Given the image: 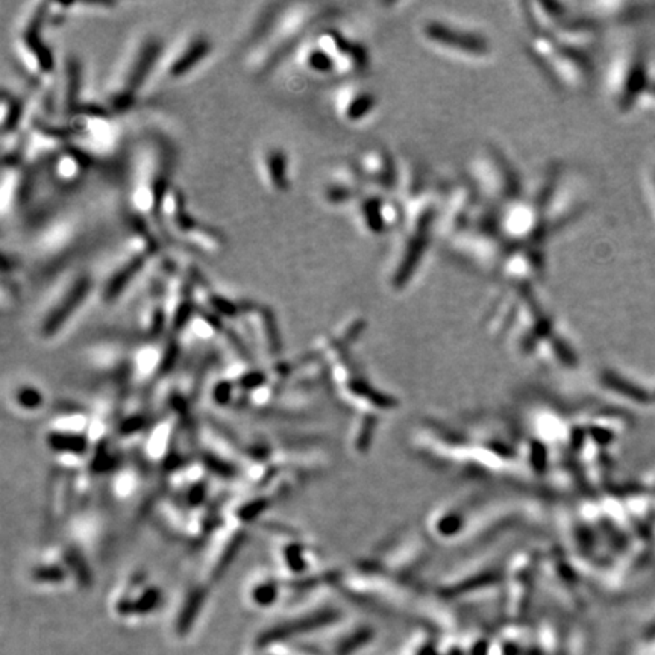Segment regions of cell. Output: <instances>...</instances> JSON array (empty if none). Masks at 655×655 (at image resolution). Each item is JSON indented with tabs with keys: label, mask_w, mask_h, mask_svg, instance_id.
<instances>
[{
	"label": "cell",
	"mask_w": 655,
	"mask_h": 655,
	"mask_svg": "<svg viewBox=\"0 0 655 655\" xmlns=\"http://www.w3.org/2000/svg\"><path fill=\"white\" fill-rule=\"evenodd\" d=\"M584 12L598 23H629L652 16L655 4L629 2H598L586 4Z\"/></svg>",
	"instance_id": "obj_26"
},
{
	"label": "cell",
	"mask_w": 655,
	"mask_h": 655,
	"mask_svg": "<svg viewBox=\"0 0 655 655\" xmlns=\"http://www.w3.org/2000/svg\"><path fill=\"white\" fill-rule=\"evenodd\" d=\"M214 52L211 36L200 29H187L166 41L149 90L167 87L191 76Z\"/></svg>",
	"instance_id": "obj_16"
},
{
	"label": "cell",
	"mask_w": 655,
	"mask_h": 655,
	"mask_svg": "<svg viewBox=\"0 0 655 655\" xmlns=\"http://www.w3.org/2000/svg\"><path fill=\"white\" fill-rule=\"evenodd\" d=\"M29 93L31 88L26 94L12 90L6 85L2 88V94H0V131H2V137L23 131L24 121H26Z\"/></svg>",
	"instance_id": "obj_27"
},
{
	"label": "cell",
	"mask_w": 655,
	"mask_h": 655,
	"mask_svg": "<svg viewBox=\"0 0 655 655\" xmlns=\"http://www.w3.org/2000/svg\"><path fill=\"white\" fill-rule=\"evenodd\" d=\"M417 35L431 51L466 63H487L494 54L490 36L477 29L445 19H425L419 23Z\"/></svg>",
	"instance_id": "obj_15"
},
{
	"label": "cell",
	"mask_w": 655,
	"mask_h": 655,
	"mask_svg": "<svg viewBox=\"0 0 655 655\" xmlns=\"http://www.w3.org/2000/svg\"><path fill=\"white\" fill-rule=\"evenodd\" d=\"M295 68L311 81H360L372 66L366 44L340 29L334 21L325 23L303 41L290 58Z\"/></svg>",
	"instance_id": "obj_5"
},
{
	"label": "cell",
	"mask_w": 655,
	"mask_h": 655,
	"mask_svg": "<svg viewBox=\"0 0 655 655\" xmlns=\"http://www.w3.org/2000/svg\"><path fill=\"white\" fill-rule=\"evenodd\" d=\"M467 181L481 202L497 211L524 196L527 190L519 168L494 146H485L472 158Z\"/></svg>",
	"instance_id": "obj_14"
},
{
	"label": "cell",
	"mask_w": 655,
	"mask_h": 655,
	"mask_svg": "<svg viewBox=\"0 0 655 655\" xmlns=\"http://www.w3.org/2000/svg\"><path fill=\"white\" fill-rule=\"evenodd\" d=\"M160 222L164 243H172L187 250L211 255V257L220 255L228 246L223 230L200 220L190 210L186 193L176 184L168 191L163 202Z\"/></svg>",
	"instance_id": "obj_11"
},
{
	"label": "cell",
	"mask_w": 655,
	"mask_h": 655,
	"mask_svg": "<svg viewBox=\"0 0 655 655\" xmlns=\"http://www.w3.org/2000/svg\"><path fill=\"white\" fill-rule=\"evenodd\" d=\"M548 272V250L544 245H520L508 249L496 276L507 285L536 287Z\"/></svg>",
	"instance_id": "obj_21"
},
{
	"label": "cell",
	"mask_w": 655,
	"mask_h": 655,
	"mask_svg": "<svg viewBox=\"0 0 655 655\" xmlns=\"http://www.w3.org/2000/svg\"><path fill=\"white\" fill-rule=\"evenodd\" d=\"M350 161L354 163L367 191L396 198L400 181H402L404 167L390 151L382 146H372V148L362 149Z\"/></svg>",
	"instance_id": "obj_20"
},
{
	"label": "cell",
	"mask_w": 655,
	"mask_h": 655,
	"mask_svg": "<svg viewBox=\"0 0 655 655\" xmlns=\"http://www.w3.org/2000/svg\"><path fill=\"white\" fill-rule=\"evenodd\" d=\"M655 81V61L640 40L625 41L611 56L604 78V94L617 116L640 113Z\"/></svg>",
	"instance_id": "obj_9"
},
{
	"label": "cell",
	"mask_w": 655,
	"mask_h": 655,
	"mask_svg": "<svg viewBox=\"0 0 655 655\" xmlns=\"http://www.w3.org/2000/svg\"><path fill=\"white\" fill-rule=\"evenodd\" d=\"M166 40L152 29H140L125 43L106 75L99 102L117 117L131 113L149 91Z\"/></svg>",
	"instance_id": "obj_6"
},
{
	"label": "cell",
	"mask_w": 655,
	"mask_h": 655,
	"mask_svg": "<svg viewBox=\"0 0 655 655\" xmlns=\"http://www.w3.org/2000/svg\"><path fill=\"white\" fill-rule=\"evenodd\" d=\"M643 182H645L646 200H648L649 210L652 213L654 222H655V161L646 167L645 176H643Z\"/></svg>",
	"instance_id": "obj_28"
},
{
	"label": "cell",
	"mask_w": 655,
	"mask_h": 655,
	"mask_svg": "<svg viewBox=\"0 0 655 655\" xmlns=\"http://www.w3.org/2000/svg\"><path fill=\"white\" fill-rule=\"evenodd\" d=\"M347 211L355 226L369 237L397 233L404 218L402 202L376 191H364Z\"/></svg>",
	"instance_id": "obj_18"
},
{
	"label": "cell",
	"mask_w": 655,
	"mask_h": 655,
	"mask_svg": "<svg viewBox=\"0 0 655 655\" xmlns=\"http://www.w3.org/2000/svg\"><path fill=\"white\" fill-rule=\"evenodd\" d=\"M41 181L26 164L2 167L0 176V215L4 222H14L28 214L34 217L39 205Z\"/></svg>",
	"instance_id": "obj_17"
},
{
	"label": "cell",
	"mask_w": 655,
	"mask_h": 655,
	"mask_svg": "<svg viewBox=\"0 0 655 655\" xmlns=\"http://www.w3.org/2000/svg\"><path fill=\"white\" fill-rule=\"evenodd\" d=\"M99 164L78 146L67 143L47 166L40 181L49 191L71 194L85 186L93 170Z\"/></svg>",
	"instance_id": "obj_19"
},
{
	"label": "cell",
	"mask_w": 655,
	"mask_h": 655,
	"mask_svg": "<svg viewBox=\"0 0 655 655\" xmlns=\"http://www.w3.org/2000/svg\"><path fill=\"white\" fill-rule=\"evenodd\" d=\"M178 158L176 141L160 128L143 129L126 153L125 215L148 226L161 240V206L175 186Z\"/></svg>",
	"instance_id": "obj_1"
},
{
	"label": "cell",
	"mask_w": 655,
	"mask_h": 655,
	"mask_svg": "<svg viewBox=\"0 0 655 655\" xmlns=\"http://www.w3.org/2000/svg\"><path fill=\"white\" fill-rule=\"evenodd\" d=\"M378 108V96L360 81L338 83L332 93L334 114L342 123L350 126L367 123L372 117H375Z\"/></svg>",
	"instance_id": "obj_22"
},
{
	"label": "cell",
	"mask_w": 655,
	"mask_h": 655,
	"mask_svg": "<svg viewBox=\"0 0 655 655\" xmlns=\"http://www.w3.org/2000/svg\"><path fill=\"white\" fill-rule=\"evenodd\" d=\"M255 168L263 187L279 196L293 187V168L291 156L283 144L267 141L261 144L255 153Z\"/></svg>",
	"instance_id": "obj_24"
},
{
	"label": "cell",
	"mask_w": 655,
	"mask_h": 655,
	"mask_svg": "<svg viewBox=\"0 0 655 655\" xmlns=\"http://www.w3.org/2000/svg\"><path fill=\"white\" fill-rule=\"evenodd\" d=\"M67 143L78 146L97 163L111 161L125 146L120 117L99 101H87L66 120H59Z\"/></svg>",
	"instance_id": "obj_12"
},
{
	"label": "cell",
	"mask_w": 655,
	"mask_h": 655,
	"mask_svg": "<svg viewBox=\"0 0 655 655\" xmlns=\"http://www.w3.org/2000/svg\"><path fill=\"white\" fill-rule=\"evenodd\" d=\"M528 52L558 88L584 93L591 87L594 63L590 51L566 46L548 35H528Z\"/></svg>",
	"instance_id": "obj_13"
},
{
	"label": "cell",
	"mask_w": 655,
	"mask_h": 655,
	"mask_svg": "<svg viewBox=\"0 0 655 655\" xmlns=\"http://www.w3.org/2000/svg\"><path fill=\"white\" fill-rule=\"evenodd\" d=\"M85 70L78 55L68 54L59 61L54 81V96L58 120H66L87 102L83 97Z\"/></svg>",
	"instance_id": "obj_23"
},
{
	"label": "cell",
	"mask_w": 655,
	"mask_h": 655,
	"mask_svg": "<svg viewBox=\"0 0 655 655\" xmlns=\"http://www.w3.org/2000/svg\"><path fill=\"white\" fill-rule=\"evenodd\" d=\"M49 2L34 0L23 5L12 24V61L31 88L44 87L55 81L59 63L54 49L46 41Z\"/></svg>",
	"instance_id": "obj_8"
},
{
	"label": "cell",
	"mask_w": 655,
	"mask_h": 655,
	"mask_svg": "<svg viewBox=\"0 0 655 655\" xmlns=\"http://www.w3.org/2000/svg\"><path fill=\"white\" fill-rule=\"evenodd\" d=\"M97 270L75 264L49 283V288L35 314V326L43 337H52L75 318L96 295Z\"/></svg>",
	"instance_id": "obj_10"
},
{
	"label": "cell",
	"mask_w": 655,
	"mask_h": 655,
	"mask_svg": "<svg viewBox=\"0 0 655 655\" xmlns=\"http://www.w3.org/2000/svg\"><path fill=\"white\" fill-rule=\"evenodd\" d=\"M97 223L83 208H63L35 228L29 245L31 267L49 283L79 264V258L97 240Z\"/></svg>",
	"instance_id": "obj_4"
},
{
	"label": "cell",
	"mask_w": 655,
	"mask_h": 655,
	"mask_svg": "<svg viewBox=\"0 0 655 655\" xmlns=\"http://www.w3.org/2000/svg\"><path fill=\"white\" fill-rule=\"evenodd\" d=\"M164 245L152 229L126 217L123 235L97 272L94 296L105 305H113L123 298L131 287L148 276L155 261L164 253Z\"/></svg>",
	"instance_id": "obj_7"
},
{
	"label": "cell",
	"mask_w": 655,
	"mask_h": 655,
	"mask_svg": "<svg viewBox=\"0 0 655 655\" xmlns=\"http://www.w3.org/2000/svg\"><path fill=\"white\" fill-rule=\"evenodd\" d=\"M337 9L320 2H287L263 39L245 54L243 66L249 76L263 79L281 67L299 46L325 23L334 21Z\"/></svg>",
	"instance_id": "obj_3"
},
{
	"label": "cell",
	"mask_w": 655,
	"mask_h": 655,
	"mask_svg": "<svg viewBox=\"0 0 655 655\" xmlns=\"http://www.w3.org/2000/svg\"><path fill=\"white\" fill-rule=\"evenodd\" d=\"M285 4L287 2L270 0V2H260L252 6L245 20H243V26L238 36V44L243 54L249 52L263 39L283 12Z\"/></svg>",
	"instance_id": "obj_25"
},
{
	"label": "cell",
	"mask_w": 655,
	"mask_h": 655,
	"mask_svg": "<svg viewBox=\"0 0 655 655\" xmlns=\"http://www.w3.org/2000/svg\"><path fill=\"white\" fill-rule=\"evenodd\" d=\"M443 190L420 184L400 199L402 225L385 265L384 279L392 290H404L415 281L434 238L439 237V214Z\"/></svg>",
	"instance_id": "obj_2"
}]
</instances>
